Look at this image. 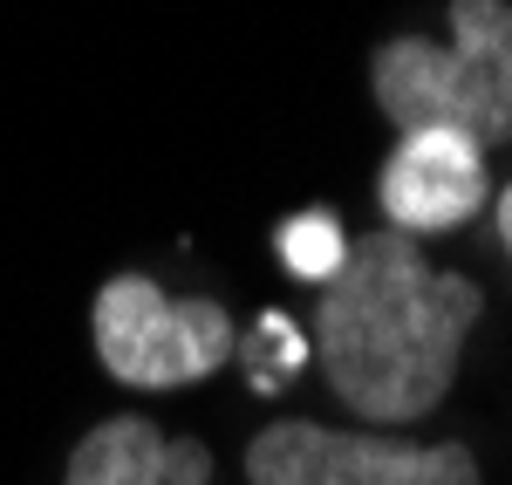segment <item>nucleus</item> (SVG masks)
Returning a JSON list of instances; mask_svg holds the SVG:
<instances>
[{"label": "nucleus", "instance_id": "1", "mask_svg": "<svg viewBox=\"0 0 512 485\" xmlns=\"http://www.w3.org/2000/svg\"><path fill=\"white\" fill-rule=\"evenodd\" d=\"M478 308V281L437 274L410 233L383 226L349 240V260L335 281H321L315 301V356L328 390L369 424H410L437 410Z\"/></svg>", "mask_w": 512, "mask_h": 485}, {"label": "nucleus", "instance_id": "2", "mask_svg": "<svg viewBox=\"0 0 512 485\" xmlns=\"http://www.w3.org/2000/svg\"><path fill=\"white\" fill-rule=\"evenodd\" d=\"M376 110L410 130H458L478 151L512 137V0H451V41L396 35L369 62Z\"/></svg>", "mask_w": 512, "mask_h": 485}, {"label": "nucleus", "instance_id": "3", "mask_svg": "<svg viewBox=\"0 0 512 485\" xmlns=\"http://www.w3.org/2000/svg\"><path fill=\"white\" fill-rule=\"evenodd\" d=\"M233 315L219 301H171L144 274H117L96 294V356L117 383L178 390L233 356Z\"/></svg>", "mask_w": 512, "mask_h": 485}, {"label": "nucleus", "instance_id": "4", "mask_svg": "<svg viewBox=\"0 0 512 485\" xmlns=\"http://www.w3.org/2000/svg\"><path fill=\"white\" fill-rule=\"evenodd\" d=\"M253 485H478V458L465 445H403L328 424H267L246 445Z\"/></svg>", "mask_w": 512, "mask_h": 485}, {"label": "nucleus", "instance_id": "5", "mask_svg": "<svg viewBox=\"0 0 512 485\" xmlns=\"http://www.w3.org/2000/svg\"><path fill=\"white\" fill-rule=\"evenodd\" d=\"M492 192L485 178V151L458 130H410L390 151L383 178H376V199H383V226L390 233H451L465 226Z\"/></svg>", "mask_w": 512, "mask_h": 485}, {"label": "nucleus", "instance_id": "6", "mask_svg": "<svg viewBox=\"0 0 512 485\" xmlns=\"http://www.w3.org/2000/svg\"><path fill=\"white\" fill-rule=\"evenodd\" d=\"M69 485H171V438L151 417H110L76 445Z\"/></svg>", "mask_w": 512, "mask_h": 485}, {"label": "nucleus", "instance_id": "7", "mask_svg": "<svg viewBox=\"0 0 512 485\" xmlns=\"http://www.w3.org/2000/svg\"><path fill=\"white\" fill-rule=\"evenodd\" d=\"M239 363H246V383L253 390H280L294 369L308 363V335L287 322L280 308H267L260 322H253V335H246V349H233Z\"/></svg>", "mask_w": 512, "mask_h": 485}, {"label": "nucleus", "instance_id": "8", "mask_svg": "<svg viewBox=\"0 0 512 485\" xmlns=\"http://www.w3.org/2000/svg\"><path fill=\"white\" fill-rule=\"evenodd\" d=\"M280 260L301 274V281H335V267L349 260V233H342V219L335 212H301V219H287L280 226Z\"/></svg>", "mask_w": 512, "mask_h": 485}, {"label": "nucleus", "instance_id": "9", "mask_svg": "<svg viewBox=\"0 0 512 485\" xmlns=\"http://www.w3.org/2000/svg\"><path fill=\"white\" fill-rule=\"evenodd\" d=\"M205 472H212L205 445H198V438H178V445H171V485H205Z\"/></svg>", "mask_w": 512, "mask_h": 485}, {"label": "nucleus", "instance_id": "10", "mask_svg": "<svg viewBox=\"0 0 512 485\" xmlns=\"http://www.w3.org/2000/svg\"><path fill=\"white\" fill-rule=\"evenodd\" d=\"M499 240H506V253H512V185L499 192Z\"/></svg>", "mask_w": 512, "mask_h": 485}]
</instances>
